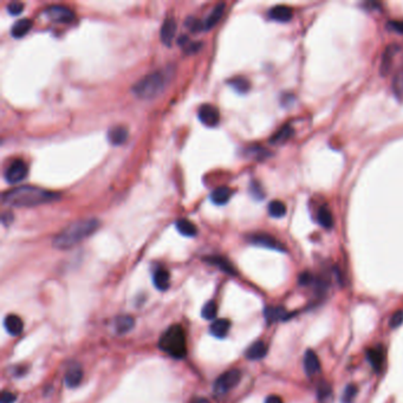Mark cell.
<instances>
[{
  "mask_svg": "<svg viewBox=\"0 0 403 403\" xmlns=\"http://www.w3.org/2000/svg\"><path fill=\"white\" fill-rule=\"evenodd\" d=\"M98 227L99 221L95 218L80 219L71 222L55 236L52 240L53 247L58 250H70L92 236Z\"/></svg>",
  "mask_w": 403,
  "mask_h": 403,
  "instance_id": "7a4b0ae2",
  "label": "cell"
},
{
  "mask_svg": "<svg viewBox=\"0 0 403 403\" xmlns=\"http://www.w3.org/2000/svg\"><path fill=\"white\" fill-rule=\"evenodd\" d=\"M292 135H293L292 127H291L290 124H285L272 136L270 142H271L272 145H282V143H285L287 140H290V138Z\"/></svg>",
  "mask_w": 403,
  "mask_h": 403,
  "instance_id": "d4e9b609",
  "label": "cell"
},
{
  "mask_svg": "<svg viewBox=\"0 0 403 403\" xmlns=\"http://www.w3.org/2000/svg\"><path fill=\"white\" fill-rule=\"evenodd\" d=\"M153 282L157 290L165 291L169 287V285H171V277H169V272L164 268H157L156 271L154 272Z\"/></svg>",
  "mask_w": 403,
  "mask_h": 403,
  "instance_id": "7402d4cb",
  "label": "cell"
},
{
  "mask_svg": "<svg viewBox=\"0 0 403 403\" xmlns=\"http://www.w3.org/2000/svg\"><path fill=\"white\" fill-rule=\"evenodd\" d=\"M232 194V189L228 188V187H218V188L212 190L210 199L214 205L222 206V205H226L228 203Z\"/></svg>",
  "mask_w": 403,
  "mask_h": 403,
  "instance_id": "ac0fdd59",
  "label": "cell"
},
{
  "mask_svg": "<svg viewBox=\"0 0 403 403\" xmlns=\"http://www.w3.org/2000/svg\"><path fill=\"white\" fill-rule=\"evenodd\" d=\"M268 16L272 20L279 21V23H286V21H290L291 18H292L293 11L290 6L277 5L270 10Z\"/></svg>",
  "mask_w": 403,
  "mask_h": 403,
  "instance_id": "5bb4252c",
  "label": "cell"
},
{
  "mask_svg": "<svg viewBox=\"0 0 403 403\" xmlns=\"http://www.w3.org/2000/svg\"><path fill=\"white\" fill-rule=\"evenodd\" d=\"M7 12L10 14H12V16H18V14H20L23 12V9H24V4L23 3H19V2H13V3H10L9 5H7Z\"/></svg>",
  "mask_w": 403,
  "mask_h": 403,
  "instance_id": "e575fe53",
  "label": "cell"
},
{
  "mask_svg": "<svg viewBox=\"0 0 403 403\" xmlns=\"http://www.w3.org/2000/svg\"><path fill=\"white\" fill-rule=\"evenodd\" d=\"M304 370L309 376H314L321 369V363H319L318 356L316 355L315 351L308 350L304 355Z\"/></svg>",
  "mask_w": 403,
  "mask_h": 403,
  "instance_id": "2e32d148",
  "label": "cell"
},
{
  "mask_svg": "<svg viewBox=\"0 0 403 403\" xmlns=\"http://www.w3.org/2000/svg\"><path fill=\"white\" fill-rule=\"evenodd\" d=\"M176 28H178V25H176L174 18H165L163 23H162L160 30L161 42L163 43L165 46H172L173 42H174L175 39Z\"/></svg>",
  "mask_w": 403,
  "mask_h": 403,
  "instance_id": "30bf717a",
  "label": "cell"
},
{
  "mask_svg": "<svg viewBox=\"0 0 403 403\" xmlns=\"http://www.w3.org/2000/svg\"><path fill=\"white\" fill-rule=\"evenodd\" d=\"M317 219H318L319 225H321L323 228L330 229L333 226L332 213H331V211L326 206H323L322 208H319Z\"/></svg>",
  "mask_w": 403,
  "mask_h": 403,
  "instance_id": "4316f807",
  "label": "cell"
},
{
  "mask_svg": "<svg viewBox=\"0 0 403 403\" xmlns=\"http://www.w3.org/2000/svg\"><path fill=\"white\" fill-rule=\"evenodd\" d=\"M225 7H226L225 4L220 3L211 11V13L206 17V19L203 21L204 30H211V28H213L215 25L220 21L222 14H224Z\"/></svg>",
  "mask_w": 403,
  "mask_h": 403,
  "instance_id": "e0dca14e",
  "label": "cell"
},
{
  "mask_svg": "<svg viewBox=\"0 0 403 403\" xmlns=\"http://www.w3.org/2000/svg\"><path fill=\"white\" fill-rule=\"evenodd\" d=\"M366 359H368L370 365L376 370L377 373H380L383 368L384 359H386V352L382 347L372 348L369 350H366Z\"/></svg>",
  "mask_w": 403,
  "mask_h": 403,
  "instance_id": "4fadbf2b",
  "label": "cell"
},
{
  "mask_svg": "<svg viewBox=\"0 0 403 403\" xmlns=\"http://www.w3.org/2000/svg\"><path fill=\"white\" fill-rule=\"evenodd\" d=\"M317 394H318L319 401H323V400H325V398L329 397L330 395H331V388H330L329 384L325 383V382H323L318 388V393Z\"/></svg>",
  "mask_w": 403,
  "mask_h": 403,
  "instance_id": "74e56055",
  "label": "cell"
},
{
  "mask_svg": "<svg viewBox=\"0 0 403 403\" xmlns=\"http://www.w3.org/2000/svg\"><path fill=\"white\" fill-rule=\"evenodd\" d=\"M32 26H33V21L28 19V18H23V19L18 20L13 24L12 28H11V36L17 39L23 38L24 36H26L31 31Z\"/></svg>",
  "mask_w": 403,
  "mask_h": 403,
  "instance_id": "d6986e66",
  "label": "cell"
},
{
  "mask_svg": "<svg viewBox=\"0 0 403 403\" xmlns=\"http://www.w3.org/2000/svg\"><path fill=\"white\" fill-rule=\"evenodd\" d=\"M192 403H210V401L205 397H197V398H194Z\"/></svg>",
  "mask_w": 403,
  "mask_h": 403,
  "instance_id": "bcb514c9",
  "label": "cell"
},
{
  "mask_svg": "<svg viewBox=\"0 0 403 403\" xmlns=\"http://www.w3.org/2000/svg\"><path fill=\"white\" fill-rule=\"evenodd\" d=\"M135 325V319L131 316H120L115 321V329L118 333L123 334L130 331Z\"/></svg>",
  "mask_w": 403,
  "mask_h": 403,
  "instance_id": "484cf974",
  "label": "cell"
},
{
  "mask_svg": "<svg viewBox=\"0 0 403 403\" xmlns=\"http://www.w3.org/2000/svg\"><path fill=\"white\" fill-rule=\"evenodd\" d=\"M356 395H357V387L354 386V384H348L345 387L343 394H342V403H352Z\"/></svg>",
  "mask_w": 403,
  "mask_h": 403,
  "instance_id": "836d02e7",
  "label": "cell"
},
{
  "mask_svg": "<svg viewBox=\"0 0 403 403\" xmlns=\"http://www.w3.org/2000/svg\"><path fill=\"white\" fill-rule=\"evenodd\" d=\"M82 380H83L82 366L80 364H73L71 366H69V369H68L65 373V377H64L66 387L76 388L77 386H80Z\"/></svg>",
  "mask_w": 403,
  "mask_h": 403,
  "instance_id": "9a60e30c",
  "label": "cell"
},
{
  "mask_svg": "<svg viewBox=\"0 0 403 403\" xmlns=\"http://www.w3.org/2000/svg\"><path fill=\"white\" fill-rule=\"evenodd\" d=\"M228 84L231 88L236 90L239 93H245L250 90V82L245 77H234L228 81Z\"/></svg>",
  "mask_w": 403,
  "mask_h": 403,
  "instance_id": "4dcf8cb0",
  "label": "cell"
},
{
  "mask_svg": "<svg viewBox=\"0 0 403 403\" xmlns=\"http://www.w3.org/2000/svg\"><path fill=\"white\" fill-rule=\"evenodd\" d=\"M265 403H283V400L277 395H270V396L266 397Z\"/></svg>",
  "mask_w": 403,
  "mask_h": 403,
  "instance_id": "f6af8a7d",
  "label": "cell"
},
{
  "mask_svg": "<svg viewBox=\"0 0 403 403\" xmlns=\"http://www.w3.org/2000/svg\"><path fill=\"white\" fill-rule=\"evenodd\" d=\"M4 325L7 332L12 336H19L23 332L24 323L21 321L20 317H18L16 315H9L6 316L5 321H4Z\"/></svg>",
  "mask_w": 403,
  "mask_h": 403,
  "instance_id": "ffe728a7",
  "label": "cell"
},
{
  "mask_svg": "<svg viewBox=\"0 0 403 403\" xmlns=\"http://www.w3.org/2000/svg\"><path fill=\"white\" fill-rule=\"evenodd\" d=\"M197 117H199L201 123L208 128L217 127L219 124V121H220L219 110L214 106L208 103L200 106L199 110H197Z\"/></svg>",
  "mask_w": 403,
  "mask_h": 403,
  "instance_id": "ba28073f",
  "label": "cell"
},
{
  "mask_svg": "<svg viewBox=\"0 0 403 403\" xmlns=\"http://www.w3.org/2000/svg\"><path fill=\"white\" fill-rule=\"evenodd\" d=\"M108 141L110 142V145L113 146H122L123 143L127 142L129 138V130L124 125H114L108 130Z\"/></svg>",
  "mask_w": 403,
  "mask_h": 403,
  "instance_id": "7c38bea8",
  "label": "cell"
},
{
  "mask_svg": "<svg viewBox=\"0 0 403 403\" xmlns=\"http://www.w3.org/2000/svg\"><path fill=\"white\" fill-rule=\"evenodd\" d=\"M265 318L267 323H275L286 318L287 312L283 308H267L265 310Z\"/></svg>",
  "mask_w": 403,
  "mask_h": 403,
  "instance_id": "83f0119b",
  "label": "cell"
},
{
  "mask_svg": "<svg viewBox=\"0 0 403 403\" xmlns=\"http://www.w3.org/2000/svg\"><path fill=\"white\" fill-rule=\"evenodd\" d=\"M242 380V373L238 369L228 370L222 374L220 377L214 383V394L217 396H222L226 395L229 390H232L237 384Z\"/></svg>",
  "mask_w": 403,
  "mask_h": 403,
  "instance_id": "5b68a950",
  "label": "cell"
},
{
  "mask_svg": "<svg viewBox=\"0 0 403 403\" xmlns=\"http://www.w3.org/2000/svg\"><path fill=\"white\" fill-rule=\"evenodd\" d=\"M400 49H401L400 45L393 44V45H388L386 50H384L380 68V74L382 75V76H387V75L389 74L391 65H393L394 62V57L396 56V53L398 51H400Z\"/></svg>",
  "mask_w": 403,
  "mask_h": 403,
  "instance_id": "8fae6325",
  "label": "cell"
},
{
  "mask_svg": "<svg viewBox=\"0 0 403 403\" xmlns=\"http://www.w3.org/2000/svg\"><path fill=\"white\" fill-rule=\"evenodd\" d=\"M45 14L50 20L60 24L71 23L75 19L73 10L64 5H50L45 9Z\"/></svg>",
  "mask_w": 403,
  "mask_h": 403,
  "instance_id": "52a82bcc",
  "label": "cell"
},
{
  "mask_svg": "<svg viewBox=\"0 0 403 403\" xmlns=\"http://www.w3.org/2000/svg\"><path fill=\"white\" fill-rule=\"evenodd\" d=\"M266 354H267V345L264 342L258 341L251 345L245 352V356L251 361H259V359L264 358Z\"/></svg>",
  "mask_w": 403,
  "mask_h": 403,
  "instance_id": "44dd1931",
  "label": "cell"
},
{
  "mask_svg": "<svg viewBox=\"0 0 403 403\" xmlns=\"http://www.w3.org/2000/svg\"><path fill=\"white\" fill-rule=\"evenodd\" d=\"M251 193H252V195H253L255 199H258V200H261V197L264 196V193H262V190H261V188L260 187H259V185L257 182H253L252 183V186H251Z\"/></svg>",
  "mask_w": 403,
  "mask_h": 403,
  "instance_id": "f35d334b",
  "label": "cell"
},
{
  "mask_svg": "<svg viewBox=\"0 0 403 403\" xmlns=\"http://www.w3.org/2000/svg\"><path fill=\"white\" fill-rule=\"evenodd\" d=\"M393 90L394 93L398 98L403 97V66L395 74L393 81Z\"/></svg>",
  "mask_w": 403,
  "mask_h": 403,
  "instance_id": "d6a6232c",
  "label": "cell"
},
{
  "mask_svg": "<svg viewBox=\"0 0 403 403\" xmlns=\"http://www.w3.org/2000/svg\"><path fill=\"white\" fill-rule=\"evenodd\" d=\"M159 347L165 354L174 358H182L187 354L186 332L181 325H172L162 334Z\"/></svg>",
  "mask_w": 403,
  "mask_h": 403,
  "instance_id": "277c9868",
  "label": "cell"
},
{
  "mask_svg": "<svg viewBox=\"0 0 403 403\" xmlns=\"http://www.w3.org/2000/svg\"><path fill=\"white\" fill-rule=\"evenodd\" d=\"M250 242L252 244L257 245V246L266 247L270 248V250H275V251L285 252L284 245L280 243L279 240H277L275 237L270 234H264V233H260V234H253L250 237Z\"/></svg>",
  "mask_w": 403,
  "mask_h": 403,
  "instance_id": "9c48e42d",
  "label": "cell"
},
{
  "mask_svg": "<svg viewBox=\"0 0 403 403\" xmlns=\"http://www.w3.org/2000/svg\"><path fill=\"white\" fill-rule=\"evenodd\" d=\"M167 84V75L163 70L153 71L135 83L131 91L140 99L155 98Z\"/></svg>",
  "mask_w": 403,
  "mask_h": 403,
  "instance_id": "3957f363",
  "label": "cell"
},
{
  "mask_svg": "<svg viewBox=\"0 0 403 403\" xmlns=\"http://www.w3.org/2000/svg\"><path fill=\"white\" fill-rule=\"evenodd\" d=\"M218 314V307L215 304V301L211 300L204 305L203 310H201V316H203L204 319L206 321H211V319H214L217 317Z\"/></svg>",
  "mask_w": 403,
  "mask_h": 403,
  "instance_id": "1f68e13d",
  "label": "cell"
},
{
  "mask_svg": "<svg viewBox=\"0 0 403 403\" xmlns=\"http://www.w3.org/2000/svg\"><path fill=\"white\" fill-rule=\"evenodd\" d=\"M311 279H312V277H311L310 273L304 272V273H301V275L299 276V279H298V282H299L300 285H308V284L311 282Z\"/></svg>",
  "mask_w": 403,
  "mask_h": 403,
  "instance_id": "7bdbcfd3",
  "label": "cell"
},
{
  "mask_svg": "<svg viewBox=\"0 0 403 403\" xmlns=\"http://www.w3.org/2000/svg\"><path fill=\"white\" fill-rule=\"evenodd\" d=\"M175 226L176 229L185 237H195L197 234L196 226L192 221L188 220V219H179L175 222Z\"/></svg>",
  "mask_w": 403,
  "mask_h": 403,
  "instance_id": "cb8c5ba5",
  "label": "cell"
},
{
  "mask_svg": "<svg viewBox=\"0 0 403 403\" xmlns=\"http://www.w3.org/2000/svg\"><path fill=\"white\" fill-rule=\"evenodd\" d=\"M402 323H403V310L396 311L393 316H391V318L389 321V325L391 329H396V327L400 326Z\"/></svg>",
  "mask_w": 403,
  "mask_h": 403,
  "instance_id": "8d00e7d4",
  "label": "cell"
},
{
  "mask_svg": "<svg viewBox=\"0 0 403 403\" xmlns=\"http://www.w3.org/2000/svg\"><path fill=\"white\" fill-rule=\"evenodd\" d=\"M229 327H231V323L228 319H218L211 325L210 332L217 338H224L228 333Z\"/></svg>",
  "mask_w": 403,
  "mask_h": 403,
  "instance_id": "603a6c76",
  "label": "cell"
},
{
  "mask_svg": "<svg viewBox=\"0 0 403 403\" xmlns=\"http://www.w3.org/2000/svg\"><path fill=\"white\" fill-rule=\"evenodd\" d=\"M391 30L398 32V33L403 35V20H393L388 24Z\"/></svg>",
  "mask_w": 403,
  "mask_h": 403,
  "instance_id": "60d3db41",
  "label": "cell"
},
{
  "mask_svg": "<svg viewBox=\"0 0 403 403\" xmlns=\"http://www.w3.org/2000/svg\"><path fill=\"white\" fill-rule=\"evenodd\" d=\"M208 262H211L212 265L214 266H218L219 268L222 270V271L228 273V275H236V270L233 267L231 262L228 260H226V259L221 258V257H213V258H208L207 259Z\"/></svg>",
  "mask_w": 403,
  "mask_h": 403,
  "instance_id": "f1b7e54d",
  "label": "cell"
},
{
  "mask_svg": "<svg viewBox=\"0 0 403 403\" xmlns=\"http://www.w3.org/2000/svg\"><path fill=\"white\" fill-rule=\"evenodd\" d=\"M16 398L17 396L13 393H10V391H3L0 401H2V403H13L16 401Z\"/></svg>",
  "mask_w": 403,
  "mask_h": 403,
  "instance_id": "ab89813d",
  "label": "cell"
},
{
  "mask_svg": "<svg viewBox=\"0 0 403 403\" xmlns=\"http://www.w3.org/2000/svg\"><path fill=\"white\" fill-rule=\"evenodd\" d=\"M268 214L272 218H282L286 214L285 204L279 200H273L268 205Z\"/></svg>",
  "mask_w": 403,
  "mask_h": 403,
  "instance_id": "f546056e",
  "label": "cell"
},
{
  "mask_svg": "<svg viewBox=\"0 0 403 403\" xmlns=\"http://www.w3.org/2000/svg\"><path fill=\"white\" fill-rule=\"evenodd\" d=\"M186 26L192 32H199L201 30H204V24L200 23V21L195 19V18H188V19L186 20Z\"/></svg>",
  "mask_w": 403,
  "mask_h": 403,
  "instance_id": "d590c367",
  "label": "cell"
},
{
  "mask_svg": "<svg viewBox=\"0 0 403 403\" xmlns=\"http://www.w3.org/2000/svg\"><path fill=\"white\" fill-rule=\"evenodd\" d=\"M27 164L23 160H14L7 165L5 173H4V178H5L7 182L14 185V183L23 181L27 176Z\"/></svg>",
  "mask_w": 403,
  "mask_h": 403,
  "instance_id": "8992f818",
  "label": "cell"
},
{
  "mask_svg": "<svg viewBox=\"0 0 403 403\" xmlns=\"http://www.w3.org/2000/svg\"><path fill=\"white\" fill-rule=\"evenodd\" d=\"M199 46H200V43H188V44H187L183 49H185L186 53H194L200 49Z\"/></svg>",
  "mask_w": 403,
  "mask_h": 403,
  "instance_id": "b9f144b4",
  "label": "cell"
},
{
  "mask_svg": "<svg viewBox=\"0 0 403 403\" xmlns=\"http://www.w3.org/2000/svg\"><path fill=\"white\" fill-rule=\"evenodd\" d=\"M12 220H13V215L12 213H10V212H5V213L2 215V222L5 226L9 225Z\"/></svg>",
  "mask_w": 403,
  "mask_h": 403,
  "instance_id": "ee69618b",
  "label": "cell"
},
{
  "mask_svg": "<svg viewBox=\"0 0 403 403\" xmlns=\"http://www.w3.org/2000/svg\"><path fill=\"white\" fill-rule=\"evenodd\" d=\"M59 194L36 186H19L4 192L2 201L9 207L30 208L58 200Z\"/></svg>",
  "mask_w": 403,
  "mask_h": 403,
  "instance_id": "6da1fadb",
  "label": "cell"
}]
</instances>
